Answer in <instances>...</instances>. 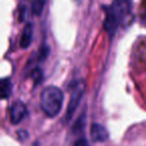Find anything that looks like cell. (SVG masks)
<instances>
[{"instance_id":"cell-7","label":"cell","mask_w":146,"mask_h":146,"mask_svg":"<svg viewBox=\"0 0 146 146\" xmlns=\"http://www.w3.org/2000/svg\"><path fill=\"white\" fill-rule=\"evenodd\" d=\"M12 83L9 78L0 80V99H7L11 94Z\"/></svg>"},{"instance_id":"cell-9","label":"cell","mask_w":146,"mask_h":146,"mask_svg":"<svg viewBox=\"0 0 146 146\" xmlns=\"http://www.w3.org/2000/svg\"><path fill=\"white\" fill-rule=\"evenodd\" d=\"M30 76L33 79L34 82V86H37L43 81V71L40 67L36 66L32 69V71L30 72Z\"/></svg>"},{"instance_id":"cell-8","label":"cell","mask_w":146,"mask_h":146,"mask_svg":"<svg viewBox=\"0 0 146 146\" xmlns=\"http://www.w3.org/2000/svg\"><path fill=\"white\" fill-rule=\"evenodd\" d=\"M85 122H86V112L83 111L79 115V117L77 118L75 124L73 125V132L76 134L82 133V131L84 130V127H85Z\"/></svg>"},{"instance_id":"cell-12","label":"cell","mask_w":146,"mask_h":146,"mask_svg":"<svg viewBox=\"0 0 146 146\" xmlns=\"http://www.w3.org/2000/svg\"><path fill=\"white\" fill-rule=\"evenodd\" d=\"M17 135H18V139L19 141H24V140H26L27 138H28V132L26 131V130L24 129H20L17 131Z\"/></svg>"},{"instance_id":"cell-10","label":"cell","mask_w":146,"mask_h":146,"mask_svg":"<svg viewBox=\"0 0 146 146\" xmlns=\"http://www.w3.org/2000/svg\"><path fill=\"white\" fill-rule=\"evenodd\" d=\"M46 2L45 1H33L31 3V10L34 13L36 16H39V15L42 13L43 8H44Z\"/></svg>"},{"instance_id":"cell-11","label":"cell","mask_w":146,"mask_h":146,"mask_svg":"<svg viewBox=\"0 0 146 146\" xmlns=\"http://www.w3.org/2000/svg\"><path fill=\"white\" fill-rule=\"evenodd\" d=\"M49 52H50V48L47 45H42L39 49V53H38V59L39 60H44V59L47 58V56L49 55Z\"/></svg>"},{"instance_id":"cell-13","label":"cell","mask_w":146,"mask_h":146,"mask_svg":"<svg viewBox=\"0 0 146 146\" xmlns=\"http://www.w3.org/2000/svg\"><path fill=\"white\" fill-rule=\"evenodd\" d=\"M27 7L23 6V7H20L19 8V10H20V14H19V16H20V21H23L25 19V16H26L27 14Z\"/></svg>"},{"instance_id":"cell-4","label":"cell","mask_w":146,"mask_h":146,"mask_svg":"<svg viewBox=\"0 0 146 146\" xmlns=\"http://www.w3.org/2000/svg\"><path fill=\"white\" fill-rule=\"evenodd\" d=\"M27 114V108L25 104L20 100H17L12 104L10 108V121L13 125H17L23 120Z\"/></svg>"},{"instance_id":"cell-5","label":"cell","mask_w":146,"mask_h":146,"mask_svg":"<svg viewBox=\"0 0 146 146\" xmlns=\"http://www.w3.org/2000/svg\"><path fill=\"white\" fill-rule=\"evenodd\" d=\"M90 136L93 142H105L108 139V131L102 124L93 123L90 128Z\"/></svg>"},{"instance_id":"cell-6","label":"cell","mask_w":146,"mask_h":146,"mask_svg":"<svg viewBox=\"0 0 146 146\" xmlns=\"http://www.w3.org/2000/svg\"><path fill=\"white\" fill-rule=\"evenodd\" d=\"M32 35H33V26L31 23H27L23 28V32L20 39V46L21 48H28L32 42Z\"/></svg>"},{"instance_id":"cell-2","label":"cell","mask_w":146,"mask_h":146,"mask_svg":"<svg viewBox=\"0 0 146 146\" xmlns=\"http://www.w3.org/2000/svg\"><path fill=\"white\" fill-rule=\"evenodd\" d=\"M64 101V94L60 88L56 86H48L40 96V106L46 116L54 118L60 113Z\"/></svg>"},{"instance_id":"cell-1","label":"cell","mask_w":146,"mask_h":146,"mask_svg":"<svg viewBox=\"0 0 146 146\" xmlns=\"http://www.w3.org/2000/svg\"><path fill=\"white\" fill-rule=\"evenodd\" d=\"M131 3L128 1H114L110 6L104 8L106 12L104 28L110 37L114 36L119 27L120 21L125 18L131 10Z\"/></svg>"},{"instance_id":"cell-3","label":"cell","mask_w":146,"mask_h":146,"mask_svg":"<svg viewBox=\"0 0 146 146\" xmlns=\"http://www.w3.org/2000/svg\"><path fill=\"white\" fill-rule=\"evenodd\" d=\"M86 89V84L84 82V80H78L75 84H74V87H73L72 93L70 96V100H69V104L67 106L66 114H65V120L66 122H69L72 119L73 115L77 110L78 106L80 105V102H81L82 98L84 96Z\"/></svg>"}]
</instances>
